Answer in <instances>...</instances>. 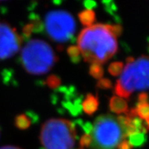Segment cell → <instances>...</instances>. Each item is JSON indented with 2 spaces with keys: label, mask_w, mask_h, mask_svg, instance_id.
I'll use <instances>...</instances> for the list:
<instances>
[{
  "label": "cell",
  "mask_w": 149,
  "mask_h": 149,
  "mask_svg": "<svg viewBox=\"0 0 149 149\" xmlns=\"http://www.w3.org/2000/svg\"><path fill=\"white\" fill-rule=\"evenodd\" d=\"M78 47L85 62L101 65L116 54L118 44L110 24H97L81 31L78 37Z\"/></svg>",
  "instance_id": "6da1fadb"
},
{
  "label": "cell",
  "mask_w": 149,
  "mask_h": 149,
  "mask_svg": "<svg viewBox=\"0 0 149 149\" xmlns=\"http://www.w3.org/2000/svg\"><path fill=\"white\" fill-rule=\"evenodd\" d=\"M125 116L104 114L94 120L91 135V149H116L122 141L132 135Z\"/></svg>",
  "instance_id": "7a4b0ae2"
},
{
  "label": "cell",
  "mask_w": 149,
  "mask_h": 149,
  "mask_svg": "<svg viewBox=\"0 0 149 149\" xmlns=\"http://www.w3.org/2000/svg\"><path fill=\"white\" fill-rule=\"evenodd\" d=\"M149 89V56L138 59L129 57L126 65L116 81L115 93L118 97L127 99L132 93Z\"/></svg>",
  "instance_id": "3957f363"
},
{
  "label": "cell",
  "mask_w": 149,
  "mask_h": 149,
  "mask_svg": "<svg viewBox=\"0 0 149 149\" xmlns=\"http://www.w3.org/2000/svg\"><path fill=\"white\" fill-rule=\"evenodd\" d=\"M24 69L32 74L48 72L58 60L52 47L41 40H31L27 43L21 54Z\"/></svg>",
  "instance_id": "277c9868"
},
{
  "label": "cell",
  "mask_w": 149,
  "mask_h": 149,
  "mask_svg": "<svg viewBox=\"0 0 149 149\" xmlns=\"http://www.w3.org/2000/svg\"><path fill=\"white\" fill-rule=\"evenodd\" d=\"M77 132L72 122L65 119H50L43 124L40 139L45 149H72Z\"/></svg>",
  "instance_id": "5b68a950"
},
{
  "label": "cell",
  "mask_w": 149,
  "mask_h": 149,
  "mask_svg": "<svg viewBox=\"0 0 149 149\" xmlns=\"http://www.w3.org/2000/svg\"><path fill=\"white\" fill-rule=\"evenodd\" d=\"M43 25L48 37L56 43L68 42L76 31V23L73 16L63 10L48 12Z\"/></svg>",
  "instance_id": "8992f818"
},
{
  "label": "cell",
  "mask_w": 149,
  "mask_h": 149,
  "mask_svg": "<svg viewBox=\"0 0 149 149\" xmlns=\"http://www.w3.org/2000/svg\"><path fill=\"white\" fill-rule=\"evenodd\" d=\"M83 98L75 87L70 85L59 87L53 94L51 99L52 103L57 107L59 113H68L72 116H77L82 112Z\"/></svg>",
  "instance_id": "52a82bcc"
},
{
  "label": "cell",
  "mask_w": 149,
  "mask_h": 149,
  "mask_svg": "<svg viewBox=\"0 0 149 149\" xmlns=\"http://www.w3.org/2000/svg\"><path fill=\"white\" fill-rule=\"evenodd\" d=\"M22 37L15 28L5 22H0V59L11 58L19 51Z\"/></svg>",
  "instance_id": "ba28073f"
},
{
  "label": "cell",
  "mask_w": 149,
  "mask_h": 149,
  "mask_svg": "<svg viewBox=\"0 0 149 149\" xmlns=\"http://www.w3.org/2000/svg\"><path fill=\"white\" fill-rule=\"evenodd\" d=\"M98 106H99V100L97 97L94 96L92 94H87L81 103L82 110L89 116L94 114L97 111Z\"/></svg>",
  "instance_id": "9c48e42d"
},
{
  "label": "cell",
  "mask_w": 149,
  "mask_h": 149,
  "mask_svg": "<svg viewBox=\"0 0 149 149\" xmlns=\"http://www.w3.org/2000/svg\"><path fill=\"white\" fill-rule=\"evenodd\" d=\"M110 109L116 113H126L128 110V104L125 99L118 96L112 97L110 100Z\"/></svg>",
  "instance_id": "30bf717a"
},
{
  "label": "cell",
  "mask_w": 149,
  "mask_h": 149,
  "mask_svg": "<svg viewBox=\"0 0 149 149\" xmlns=\"http://www.w3.org/2000/svg\"><path fill=\"white\" fill-rule=\"evenodd\" d=\"M138 116L145 122L149 128V104L146 101H139L135 108Z\"/></svg>",
  "instance_id": "8fae6325"
},
{
  "label": "cell",
  "mask_w": 149,
  "mask_h": 149,
  "mask_svg": "<svg viewBox=\"0 0 149 149\" xmlns=\"http://www.w3.org/2000/svg\"><path fill=\"white\" fill-rule=\"evenodd\" d=\"M78 16H79L81 23L84 26L90 27V26L93 25L94 22H95V12L93 10H83L79 12Z\"/></svg>",
  "instance_id": "7c38bea8"
},
{
  "label": "cell",
  "mask_w": 149,
  "mask_h": 149,
  "mask_svg": "<svg viewBox=\"0 0 149 149\" xmlns=\"http://www.w3.org/2000/svg\"><path fill=\"white\" fill-rule=\"evenodd\" d=\"M32 121L28 114H19L15 119V125L19 130H27L30 127Z\"/></svg>",
  "instance_id": "4fadbf2b"
},
{
  "label": "cell",
  "mask_w": 149,
  "mask_h": 149,
  "mask_svg": "<svg viewBox=\"0 0 149 149\" xmlns=\"http://www.w3.org/2000/svg\"><path fill=\"white\" fill-rule=\"evenodd\" d=\"M67 53H68V56L70 58L72 63L77 64L81 61V56L80 50H79L78 46L72 45L68 47Z\"/></svg>",
  "instance_id": "5bb4252c"
},
{
  "label": "cell",
  "mask_w": 149,
  "mask_h": 149,
  "mask_svg": "<svg viewBox=\"0 0 149 149\" xmlns=\"http://www.w3.org/2000/svg\"><path fill=\"white\" fill-rule=\"evenodd\" d=\"M89 74L94 79H102L103 75H104V69L100 64L91 63L89 67Z\"/></svg>",
  "instance_id": "9a60e30c"
},
{
  "label": "cell",
  "mask_w": 149,
  "mask_h": 149,
  "mask_svg": "<svg viewBox=\"0 0 149 149\" xmlns=\"http://www.w3.org/2000/svg\"><path fill=\"white\" fill-rule=\"evenodd\" d=\"M30 19L31 21V23L33 25V32L34 33H40L42 32L44 29V25L40 17L37 15L32 13L29 16Z\"/></svg>",
  "instance_id": "2e32d148"
},
{
  "label": "cell",
  "mask_w": 149,
  "mask_h": 149,
  "mask_svg": "<svg viewBox=\"0 0 149 149\" xmlns=\"http://www.w3.org/2000/svg\"><path fill=\"white\" fill-rule=\"evenodd\" d=\"M129 142L133 146H140L144 143L145 140V133L143 132H137L129 136Z\"/></svg>",
  "instance_id": "e0dca14e"
},
{
  "label": "cell",
  "mask_w": 149,
  "mask_h": 149,
  "mask_svg": "<svg viewBox=\"0 0 149 149\" xmlns=\"http://www.w3.org/2000/svg\"><path fill=\"white\" fill-rule=\"evenodd\" d=\"M124 64L122 62H114L112 63L108 67V72L113 76H117L121 74L123 70Z\"/></svg>",
  "instance_id": "ac0fdd59"
},
{
  "label": "cell",
  "mask_w": 149,
  "mask_h": 149,
  "mask_svg": "<svg viewBox=\"0 0 149 149\" xmlns=\"http://www.w3.org/2000/svg\"><path fill=\"white\" fill-rule=\"evenodd\" d=\"M46 84L49 88L52 89H57L60 87L61 79L56 74H51L47 77L46 80Z\"/></svg>",
  "instance_id": "d6986e66"
},
{
  "label": "cell",
  "mask_w": 149,
  "mask_h": 149,
  "mask_svg": "<svg viewBox=\"0 0 149 149\" xmlns=\"http://www.w3.org/2000/svg\"><path fill=\"white\" fill-rule=\"evenodd\" d=\"M91 135L89 134H84L81 135L80 140H79V145L81 148H90L91 144Z\"/></svg>",
  "instance_id": "ffe728a7"
},
{
  "label": "cell",
  "mask_w": 149,
  "mask_h": 149,
  "mask_svg": "<svg viewBox=\"0 0 149 149\" xmlns=\"http://www.w3.org/2000/svg\"><path fill=\"white\" fill-rule=\"evenodd\" d=\"M97 87L100 89H110L113 87V83L108 79H100L97 83Z\"/></svg>",
  "instance_id": "44dd1931"
},
{
  "label": "cell",
  "mask_w": 149,
  "mask_h": 149,
  "mask_svg": "<svg viewBox=\"0 0 149 149\" xmlns=\"http://www.w3.org/2000/svg\"><path fill=\"white\" fill-rule=\"evenodd\" d=\"M32 33H33V25L31 22L24 26L23 29H22V35L24 39H28Z\"/></svg>",
  "instance_id": "7402d4cb"
},
{
  "label": "cell",
  "mask_w": 149,
  "mask_h": 149,
  "mask_svg": "<svg viewBox=\"0 0 149 149\" xmlns=\"http://www.w3.org/2000/svg\"><path fill=\"white\" fill-rule=\"evenodd\" d=\"M78 123L80 124L81 127L82 128V130H84L85 134H89V135H91L93 129L92 124L90 123L89 122H83L82 120H79Z\"/></svg>",
  "instance_id": "603a6c76"
},
{
  "label": "cell",
  "mask_w": 149,
  "mask_h": 149,
  "mask_svg": "<svg viewBox=\"0 0 149 149\" xmlns=\"http://www.w3.org/2000/svg\"><path fill=\"white\" fill-rule=\"evenodd\" d=\"M103 4H104V8L107 12L113 15V12H115V9H116V7L114 6V2L112 1H104Z\"/></svg>",
  "instance_id": "cb8c5ba5"
},
{
  "label": "cell",
  "mask_w": 149,
  "mask_h": 149,
  "mask_svg": "<svg viewBox=\"0 0 149 149\" xmlns=\"http://www.w3.org/2000/svg\"><path fill=\"white\" fill-rule=\"evenodd\" d=\"M110 29H111L112 32H113L114 35L116 36V37L120 36V34L123 32V28H122V26L120 24H113V25L110 24Z\"/></svg>",
  "instance_id": "d4e9b609"
},
{
  "label": "cell",
  "mask_w": 149,
  "mask_h": 149,
  "mask_svg": "<svg viewBox=\"0 0 149 149\" xmlns=\"http://www.w3.org/2000/svg\"><path fill=\"white\" fill-rule=\"evenodd\" d=\"M118 149H132V146L131 145V144L129 142L128 140H124L121 142V143L119 145L117 148Z\"/></svg>",
  "instance_id": "484cf974"
},
{
  "label": "cell",
  "mask_w": 149,
  "mask_h": 149,
  "mask_svg": "<svg viewBox=\"0 0 149 149\" xmlns=\"http://www.w3.org/2000/svg\"><path fill=\"white\" fill-rule=\"evenodd\" d=\"M83 5L86 8V9H89V10H92L93 8L94 7H96L97 3L94 1H91V0H88V1H84L83 2Z\"/></svg>",
  "instance_id": "4316f807"
},
{
  "label": "cell",
  "mask_w": 149,
  "mask_h": 149,
  "mask_svg": "<svg viewBox=\"0 0 149 149\" xmlns=\"http://www.w3.org/2000/svg\"><path fill=\"white\" fill-rule=\"evenodd\" d=\"M0 149H22L18 147H15V146H12V145H7V146H3L1 147Z\"/></svg>",
  "instance_id": "83f0119b"
},
{
  "label": "cell",
  "mask_w": 149,
  "mask_h": 149,
  "mask_svg": "<svg viewBox=\"0 0 149 149\" xmlns=\"http://www.w3.org/2000/svg\"><path fill=\"white\" fill-rule=\"evenodd\" d=\"M79 149H84V148H79Z\"/></svg>",
  "instance_id": "f1b7e54d"
}]
</instances>
